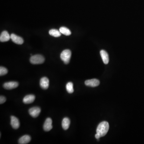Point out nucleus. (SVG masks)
<instances>
[{"mask_svg":"<svg viewBox=\"0 0 144 144\" xmlns=\"http://www.w3.org/2000/svg\"><path fill=\"white\" fill-rule=\"evenodd\" d=\"M109 123L106 121L100 122L97 129V133L99 135L100 137L105 136L109 131Z\"/></svg>","mask_w":144,"mask_h":144,"instance_id":"f257e3e1","label":"nucleus"},{"mask_svg":"<svg viewBox=\"0 0 144 144\" xmlns=\"http://www.w3.org/2000/svg\"><path fill=\"white\" fill-rule=\"evenodd\" d=\"M71 56V52L70 50L66 49L64 50L61 53L60 57L61 59L64 62L65 64H67L70 62Z\"/></svg>","mask_w":144,"mask_h":144,"instance_id":"f03ea898","label":"nucleus"},{"mask_svg":"<svg viewBox=\"0 0 144 144\" xmlns=\"http://www.w3.org/2000/svg\"><path fill=\"white\" fill-rule=\"evenodd\" d=\"M30 62L32 64H42L45 61V58L41 55H36L32 56L30 57Z\"/></svg>","mask_w":144,"mask_h":144,"instance_id":"7ed1b4c3","label":"nucleus"},{"mask_svg":"<svg viewBox=\"0 0 144 144\" xmlns=\"http://www.w3.org/2000/svg\"><path fill=\"white\" fill-rule=\"evenodd\" d=\"M41 109L39 107H34L29 110V113L31 116L34 118L37 117L41 113Z\"/></svg>","mask_w":144,"mask_h":144,"instance_id":"20e7f679","label":"nucleus"},{"mask_svg":"<svg viewBox=\"0 0 144 144\" xmlns=\"http://www.w3.org/2000/svg\"><path fill=\"white\" fill-rule=\"evenodd\" d=\"M19 86L18 82L16 81H10L7 82L3 84V87L6 89L10 90L15 89Z\"/></svg>","mask_w":144,"mask_h":144,"instance_id":"39448f33","label":"nucleus"},{"mask_svg":"<svg viewBox=\"0 0 144 144\" xmlns=\"http://www.w3.org/2000/svg\"><path fill=\"white\" fill-rule=\"evenodd\" d=\"M84 83L86 86L94 87L99 86L100 84V81L98 79L94 78L90 80H87L85 81Z\"/></svg>","mask_w":144,"mask_h":144,"instance_id":"423d86ee","label":"nucleus"},{"mask_svg":"<svg viewBox=\"0 0 144 144\" xmlns=\"http://www.w3.org/2000/svg\"><path fill=\"white\" fill-rule=\"evenodd\" d=\"M52 120L50 118H48L46 120L44 125L43 129L46 131H49L52 129Z\"/></svg>","mask_w":144,"mask_h":144,"instance_id":"0eeeda50","label":"nucleus"},{"mask_svg":"<svg viewBox=\"0 0 144 144\" xmlns=\"http://www.w3.org/2000/svg\"><path fill=\"white\" fill-rule=\"evenodd\" d=\"M49 81L46 77L41 78L40 81V85L43 89H47L49 87Z\"/></svg>","mask_w":144,"mask_h":144,"instance_id":"6e6552de","label":"nucleus"},{"mask_svg":"<svg viewBox=\"0 0 144 144\" xmlns=\"http://www.w3.org/2000/svg\"><path fill=\"white\" fill-rule=\"evenodd\" d=\"M10 39L14 43L18 45H22L24 42L23 38L14 34H12L10 35Z\"/></svg>","mask_w":144,"mask_h":144,"instance_id":"1a4fd4ad","label":"nucleus"},{"mask_svg":"<svg viewBox=\"0 0 144 144\" xmlns=\"http://www.w3.org/2000/svg\"><path fill=\"white\" fill-rule=\"evenodd\" d=\"M10 119V125L14 129H18L20 126V122L19 119L14 116H11Z\"/></svg>","mask_w":144,"mask_h":144,"instance_id":"9d476101","label":"nucleus"},{"mask_svg":"<svg viewBox=\"0 0 144 144\" xmlns=\"http://www.w3.org/2000/svg\"><path fill=\"white\" fill-rule=\"evenodd\" d=\"M10 39V36L7 31H4L2 32L0 36V41L1 42H5L9 41Z\"/></svg>","mask_w":144,"mask_h":144,"instance_id":"9b49d317","label":"nucleus"},{"mask_svg":"<svg viewBox=\"0 0 144 144\" xmlns=\"http://www.w3.org/2000/svg\"><path fill=\"white\" fill-rule=\"evenodd\" d=\"M35 99V97L33 94L26 95L24 98L23 102L26 104H29L33 103Z\"/></svg>","mask_w":144,"mask_h":144,"instance_id":"f8f14e48","label":"nucleus"},{"mask_svg":"<svg viewBox=\"0 0 144 144\" xmlns=\"http://www.w3.org/2000/svg\"><path fill=\"white\" fill-rule=\"evenodd\" d=\"M100 55L104 63L106 65L108 64L109 63V55L107 52L105 50H102L100 51Z\"/></svg>","mask_w":144,"mask_h":144,"instance_id":"ddd939ff","label":"nucleus"},{"mask_svg":"<svg viewBox=\"0 0 144 144\" xmlns=\"http://www.w3.org/2000/svg\"><path fill=\"white\" fill-rule=\"evenodd\" d=\"M31 137L29 135H25L23 136L19 140V143L20 144H26L30 142Z\"/></svg>","mask_w":144,"mask_h":144,"instance_id":"4468645a","label":"nucleus"},{"mask_svg":"<svg viewBox=\"0 0 144 144\" xmlns=\"http://www.w3.org/2000/svg\"><path fill=\"white\" fill-rule=\"evenodd\" d=\"M70 125V120L67 117L64 118L62 122V128L65 130H67L69 128Z\"/></svg>","mask_w":144,"mask_h":144,"instance_id":"2eb2a0df","label":"nucleus"},{"mask_svg":"<svg viewBox=\"0 0 144 144\" xmlns=\"http://www.w3.org/2000/svg\"><path fill=\"white\" fill-rule=\"evenodd\" d=\"M49 34L50 35L55 37H59L61 35V33L59 30L55 29L50 30L49 31Z\"/></svg>","mask_w":144,"mask_h":144,"instance_id":"dca6fc26","label":"nucleus"},{"mask_svg":"<svg viewBox=\"0 0 144 144\" xmlns=\"http://www.w3.org/2000/svg\"><path fill=\"white\" fill-rule=\"evenodd\" d=\"M59 31H60L61 34L66 36H69L71 34V32L69 29H68L67 27H64V26L61 27L59 29Z\"/></svg>","mask_w":144,"mask_h":144,"instance_id":"f3484780","label":"nucleus"},{"mask_svg":"<svg viewBox=\"0 0 144 144\" xmlns=\"http://www.w3.org/2000/svg\"><path fill=\"white\" fill-rule=\"evenodd\" d=\"M66 89L69 93H72L74 92L73 84L72 82H68L66 85Z\"/></svg>","mask_w":144,"mask_h":144,"instance_id":"a211bd4d","label":"nucleus"},{"mask_svg":"<svg viewBox=\"0 0 144 144\" xmlns=\"http://www.w3.org/2000/svg\"><path fill=\"white\" fill-rule=\"evenodd\" d=\"M7 69L4 67H0V75L3 76L5 75L8 73Z\"/></svg>","mask_w":144,"mask_h":144,"instance_id":"6ab92c4d","label":"nucleus"},{"mask_svg":"<svg viewBox=\"0 0 144 144\" xmlns=\"http://www.w3.org/2000/svg\"><path fill=\"white\" fill-rule=\"evenodd\" d=\"M6 99L3 96H1L0 97V104H2L6 102Z\"/></svg>","mask_w":144,"mask_h":144,"instance_id":"aec40b11","label":"nucleus"},{"mask_svg":"<svg viewBox=\"0 0 144 144\" xmlns=\"http://www.w3.org/2000/svg\"><path fill=\"white\" fill-rule=\"evenodd\" d=\"M95 138L97 139H99V138H100V136L99 135H98L97 133L95 135Z\"/></svg>","mask_w":144,"mask_h":144,"instance_id":"412c9836","label":"nucleus"}]
</instances>
